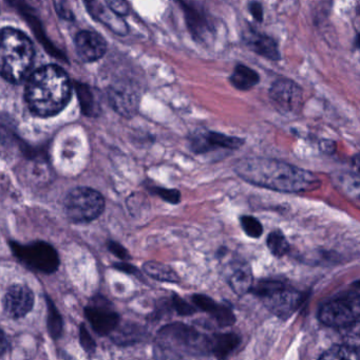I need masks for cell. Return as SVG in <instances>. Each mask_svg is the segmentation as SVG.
<instances>
[{
  "label": "cell",
  "instance_id": "6da1fadb",
  "mask_svg": "<svg viewBox=\"0 0 360 360\" xmlns=\"http://www.w3.org/2000/svg\"><path fill=\"white\" fill-rule=\"evenodd\" d=\"M233 170L250 184L279 193H307L320 185L315 174L279 160L246 158L239 160Z\"/></svg>",
  "mask_w": 360,
  "mask_h": 360
},
{
  "label": "cell",
  "instance_id": "7a4b0ae2",
  "mask_svg": "<svg viewBox=\"0 0 360 360\" xmlns=\"http://www.w3.org/2000/svg\"><path fill=\"white\" fill-rule=\"evenodd\" d=\"M70 96V79L56 65L37 69L27 84V103L30 110L39 117L58 115L67 106Z\"/></svg>",
  "mask_w": 360,
  "mask_h": 360
},
{
  "label": "cell",
  "instance_id": "3957f363",
  "mask_svg": "<svg viewBox=\"0 0 360 360\" xmlns=\"http://www.w3.org/2000/svg\"><path fill=\"white\" fill-rule=\"evenodd\" d=\"M34 62L32 41L22 31L0 30V75L11 83H20L30 73Z\"/></svg>",
  "mask_w": 360,
  "mask_h": 360
},
{
  "label": "cell",
  "instance_id": "277c9868",
  "mask_svg": "<svg viewBox=\"0 0 360 360\" xmlns=\"http://www.w3.org/2000/svg\"><path fill=\"white\" fill-rule=\"evenodd\" d=\"M255 294L262 299L271 313L283 319L290 318L302 302V294L282 282H261L255 288Z\"/></svg>",
  "mask_w": 360,
  "mask_h": 360
},
{
  "label": "cell",
  "instance_id": "5b68a950",
  "mask_svg": "<svg viewBox=\"0 0 360 360\" xmlns=\"http://www.w3.org/2000/svg\"><path fill=\"white\" fill-rule=\"evenodd\" d=\"M102 195L94 189L77 187L72 189L65 200L67 216L75 222H89L98 218L104 210Z\"/></svg>",
  "mask_w": 360,
  "mask_h": 360
},
{
  "label": "cell",
  "instance_id": "8992f818",
  "mask_svg": "<svg viewBox=\"0 0 360 360\" xmlns=\"http://www.w3.org/2000/svg\"><path fill=\"white\" fill-rule=\"evenodd\" d=\"M269 96L274 108L280 115H298L302 108V89L292 79H279L274 82L269 88Z\"/></svg>",
  "mask_w": 360,
  "mask_h": 360
},
{
  "label": "cell",
  "instance_id": "52a82bcc",
  "mask_svg": "<svg viewBox=\"0 0 360 360\" xmlns=\"http://www.w3.org/2000/svg\"><path fill=\"white\" fill-rule=\"evenodd\" d=\"M244 143L243 139L210 130H197L188 136L189 148L195 155H205L219 150H237L243 146Z\"/></svg>",
  "mask_w": 360,
  "mask_h": 360
},
{
  "label": "cell",
  "instance_id": "ba28073f",
  "mask_svg": "<svg viewBox=\"0 0 360 360\" xmlns=\"http://www.w3.org/2000/svg\"><path fill=\"white\" fill-rule=\"evenodd\" d=\"M13 250L20 260L37 271L51 274L60 265L58 252L52 246L44 242H37L26 246L15 245Z\"/></svg>",
  "mask_w": 360,
  "mask_h": 360
},
{
  "label": "cell",
  "instance_id": "9c48e42d",
  "mask_svg": "<svg viewBox=\"0 0 360 360\" xmlns=\"http://www.w3.org/2000/svg\"><path fill=\"white\" fill-rule=\"evenodd\" d=\"M184 12L187 29L197 43L207 45L214 37V27L212 18L199 3L179 1Z\"/></svg>",
  "mask_w": 360,
  "mask_h": 360
},
{
  "label": "cell",
  "instance_id": "30bf717a",
  "mask_svg": "<svg viewBox=\"0 0 360 360\" xmlns=\"http://www.w3.org/2000/svg\"><path fill=\"white\" fill-rule=\"evenodd\" d=\"M359 304L358 300L337 299L330 301L321 307L319 319L322 323L332 328H347L353 326L358 320Z\"/></svg>",
  "mask_w": 360,
  "mask_h": 360
},
{
  "label": "cell",
  "instance_id": "8fae6325",
  "mask_svg": "<svg viewBox=\"0 0 360 360\" xmlns=\"http://www.w3.org/2000/svg\"><path fill=\"white\" fill-rule=\"evenodd\" d=\"M109 98L113 108L123 117H131L138 112L140 94L129 84H119L111 88Z\"/></svg>",
  "mask_w": 360,
  "mask_h": 360
},
{
  "label": "cell",
  "instance_id": "7c38bea8",
  "mask_svg": "<svg viewBox=\"0 0 360 360\" xmlns=\"http://www.w3.org/2000/svg\"><path fill=\"white\" fill-rule=\"evenodd\" d=\"M34 304V295L26 285L16 284L11 286L6 294L5 311L10 317L22 318L32 309Z\"/></svg>",
  "mask_w": 360,
  "mask_h": 360
},
{
  "label": "cell",
  "instance_id": "4fadbf2b",
  "mask_svg": "<svg viewBox=\"0 0 360 360\" xmlns=\"http://www.w3.org/2000/svg\"><path fill=\"white\" fill-rule=\"evenodd\" d=\"M85 314L98 334H110L119 326V315L103 302L96 301L94 304L86 307Z\"/></svg>",
  "mask_w": 360,
  "mask_h": 360
},
{
  "label": "cell",
  "instance_id": "5bb4252c",
  "mask_svg": "<svg viewBox=\"0 0 360 360\" xmlns=\"http://www.w3.org/2000/svg\"><path fill=\"white\" fill-rule=\"evenodd\" d=\"M77 54L85 62L100 60L106 53V41L98 33L82 31L75 39Z\"/></svg>",
  "mask_w": 360,
  "mask_h": 360
},
{
  "label": "cell",
  "instance_id": "9a60e30c",
  "mask_svg": "<svg viewBox=\"0 0 360 360\" xmlns=\"http://www.w3.org/2000/svg\"><path fill=\"white\" fill-rule=\"evenodd\" d=\"M243 41L250 51L255 52L262 58L274 62L281 60L279 47L277 41L273 37L266 34L257 32L254 29H250L243 34Z\"/></svg>",
  "mask_w": 360,
  "mask_h": 360
},
{
  "label": "cell",
  "instance_id": "2e32d148",
  "mask_svg": "<svg viewBox=\"0 0 360 360\" xmlns=\"http://www.w3.org/2000/svg\"><path fill=\"white\" fill-rule=\"evenodd\" d=\"M193 302L199 309L206 313L210 314L217 320L220 326H227L235 323V315L226 305L214 302L210 297L204 295H195L193 296Z\"/></svg>",
  "mask_w": 360,
  "mask_h": 360
},
{
  "label": "cell",
  "instance_id": "e0dca14e",
  "mask_svg": "<svg viewBox=\"0 0 360 360\" xmlns=\"http://www.w3.org/2000/svg\"><path fill=\"white\" fill-rule=\"evenodd\" d=\"M233 87L241 91H248L260 82V75L257 71L243 64H238L229 77Z\"/></svg>",
  "mask_w": 360,
  "mask_h": 360
},
{
  "label": "cell",
  "instance_id": "ac0fdd59",
  "mask_svg": "<svg viewBox=\"0 0 360 360\" xmlns=\"http://www.w3.org/2000/svg\"><path fill=\"white\" fill-rule=\"evenodd\" d=\"M239 343V337L229 333V334L216 335L210 342H208V345L219 359L224 360Z\"/></svg>",
  "mask_w": 360,
  "mask_h": 360
},
{
  "label": "cell",
  "instance_id": "d6986e66",
  "mask_svg": "<svg viewBox=\"0 0 360 360\" xmlns=\"http://www.w3.org/2000/svg\"><path fill=\"white\" fill-rule=\"evenodd\" d=\"M90 5L94 7L90 8V11H94V15H96V18L101 20V22H104L105 25H107L109 28L112 29V31H115L119 35L127 34V25L120 16L113 13L111 10L110 12L107 11V10H105V8L101 7V5H98V4L92 3Z\"/></svg>",
  "mask_w": 360,
  "mask_h": 360
},
{
  "label": "cell",
  "instance_id": "ffe728a7",
  "mask_svg": "<svg viewBox=\"0 0 360 360\" xmlns=\"http://www.w3.org/2000/svg\"><path fill=\"white\" fill-rule=\"evenodd\" d=\"M252 283V271L248 266H240L229 278V284L236 294L244 295L250 290Z\"/></svg>",
  "mask_w": 360,
  "mask_h": 360
},
{
  "label": "cell",
  "instance_id": "44dd1931",
  "mask_svg": "<svg viewBox=\"0 0 360 360\" xmlns=\"http://www.w3.org/2000/svg\"><path fill=\"white\" fill-rule=\"evenodd\" d=\"M144 271L153 279L160 280V281H179V277L176 271L170 269L168 265L163 264V263L155 262V261L145 263Z\"/></svg>",
  "mask_w": 360,
  "mask_h": 360
},
{
  "label": "cell",
  "instance_id": "7402d4cb",
  "mask_svg": "<svg viewBox=\"0 0 360 360\" xmlns=\"http://www.w3.org/2000/svg\"><path fill=\"white\" fill-rule=\"evenodd\" d=\"M319 360H359L357 349L349 345H335L326 351Z\"/></svg>",
  "mask_w": 360,
  "mask_h": 360
},
{
  "label": "cell",
  "instance_id": "603a6c76",
  "mask_svg": "<svg viewBox=\"0 0 360 360\" xmlns=\"http://www.w3.org/2000/svg\"><path fill=\"white\" fill-rule=\"evenodd\" d=\"M267 246L274 256L283 257L290 252V244L281 231H274L267 237Z\"/></svg>",
  "mask_w": 360,
  "mask_h": 360
},
{
  "label": "cell",
  "instance_id": "cb8c5ba5",
  "mask_svg": "<svg viewBox=\"0 0 360 360\" xmlns=\"http://www.w3.org/2000/svg\"><path fill=\"white\" fill-rule=\"evenodd\" d=\"M240 223H241L242 229L244 233L250 238H260L263 233V226L258 219L252 216H243L240 218Z\"/></svg>",
  "mask_w": 360,
  "mask_h": 360
},
{
  "label": "cell",
  "instance_id": "d4e9b609",
  "mask_svg": "<svg viewBox=\"0 0 360 360\" xmlns=\"http://www.w3.org/2000/svg\"><path fill=\"white\" fill-rule=\"evenodd\" d=\"M113 332H115L113 340L117 341V343H121V345L134 343V341L138 340L139 336H140L139 328L132 326H126L119 330L115 328Z\"/></svg>",
  "mask_w": 360,
  "mask_h": 360
},
{
  "label": "cell",
  "instance_id": "484cf974",
  "mask_svg": "<svg viewBox=\"0 0 360 360\" xmlns=\"http://www.w3.org/2000/svg\"><path fill=\"white\" fill-rule=\"evenodd\" d=\"M151 193L153 195H158L164 201L168 202L170 204H179L181 201V193L178 189H168L164 187H150Z\"/></svg>",
  "mask_w": 360,
  "mask_h": 360
},
{
  "label": "cell",
  "instance_id": "4316f807",
  "mask_svg": "<svg viewBox=\"0 0 360 360\" xmlns=\"http://www.w3.org/2000/svg\"><path fill=\"white\" fill-rule=\"evenodd\" d=\"M109 9L117 14V16L127 15L129 12V6L125 1H117V0H113V1H108L107 3Z\"/></svg>",
  "mask_w": 360,
  "mask_h": 360
},
{
  "label": "cell",
  "instance_id": "83f0119b",
  "mask_svg": "<svg viewBox=\"0 0 360 360\" xmlns=\"http://www.w3.org/2000/svg\"><path fill=\"white\" fill-rule=\"evenodd\" d=\"M248 10H250V13L252 14V18H255L256 22H263L264 13H263V7L260 3H258V1H252V3L248 4Z\"/></svg>",
  "mask_w": 360,
  "mask_h": 360
},
{
  "label": "cell",
  "instance_id": "f1b7e54d",
  "mask_svg": "<svg viewBox=\"0 0 360 360\" xmlns=\"http://www.w3.org/2000/svg\"><path fill=\"white\" fill-rule=\"evenodd\" d=\"M174 298H176V301H174L176 309L181 315H191V314L195 313V309H193V307H191L188 303L185 302V301L178 298L176 296H174Z\"/></svg>",
  "mask_w": 360,
  "mask_h": 360
},
{
  "label": "cell",
  "instance_id": "f546056e",
  "mask_svg": "<svg viewBox=\"0 0 360 360\" xmlns=\"http://www.w3.org/2000/svg\"><path fill=\"white\" fill-rule=\"evenodd\" d=\"M81 339L82 343H83L84 347H85L86 349H88V351H94V349H96V343L92 340L89 333H88L87 330H85L84 326H82Z\"/></svg>",
  "mask_w": 360,
  "mask_h": 360
},
{
  "label": "cell",
  "instance_id": "4dcf8cb0",
  "mask_svg": "<svg viewBox=\"0 0 360 360\" xmlns=\"http://www.w3.org/2000/svg\"><path fill=\"white\" fill-rule=\"evenodd\" d=\"M50 318H49V326H50V332H51V335L56 336V334H60L56 330V323L54 321L56 320H60V315H58V311H56L54 307H50Z\"/></svg>",
  "mask_w": 360,
  "mask_h": 360
},
{
  "label": "cell",
  "instance_id": "1f68e13d",
  "mask_svg": "<svg viewBox=\"0 0 360 360\" xmlns=\"http://www.w3.org/2000/svg\"><path fill=\"white\" fill-rule=\"evenodd\" d=\"M320 149H321V151H323L324 153L332 155V153H335L336 145H335L333 141L323 140L320 143Z\"/></svg>",
  "mask_w": 360,
  "mask_h": 360
},
{
  "label": "cell",
  "instance_id": "d6a6232c",
  "mask_svg": "<svg viewBox=\"0 0 360 360\" xmlns=\"http://www.w3.org/2000/svg\"><path fill=\"white\" fill-rule=\"evenodd\" d=\"M110 250L115 252L117 256H119L120 258H126L128 256L127 252H126L125 248H122L121 245L117 243H111Z\"/></svg>",
  "mask_w": 360,
  "mask_h": 360
},
{
  "label": "cell",
  "instance_id": "836d02e7",
  "mask_svg": "<svg viewBox=\"0 0 360 360\" xmlns=\"http://www.w3.org/2000/svg\"><path fill=\"white\" fill-rule=\"evenodd\" d=\"M8 347L9 345H8L7 337L5 333L0 330V356H3L7 352Z\"/></svg>",
  "mask_w": 360,
  "mask_h": 360
}]
</instances>
